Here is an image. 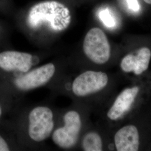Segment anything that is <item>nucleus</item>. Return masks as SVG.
I'll list each match as a JSON object with an SVG mask.
<instances>
[{
    "mask_svg": "<svg viewBox=\"0 0 151 151\" xmlns=\"http://www.w3.org/2000/svg\"><path fill=\"white\" fill-rule=\"evenodd\" d=\"M83 50L88 59L98 65L106 63L110 57L111 49L108 38L99 27H93L87 32Z\"/></svg>",
    "mask_w": 151,
    "mask_h": 151,
    "instance_id": "obj_2",
    "label": "nucleus"
},
{
    "mask_svg": "<svg viewBox=\"0 0 151 151\" xmlns=\"http://www.w3.org/2000/svg\"><path fill=\"white\" fill-rule=\"evenodd\" d=\"M114 142L118 151H138L139 136L137 127L129 125L122 128L114 136Z\"/></svg>",
    "mask_w": 151,
    "mask_h": 151,
    "instance_id": "obj_9",
    "label": "nucleus"
},
{
    "mask_svg": "<svg viewBox=\"0 0 151 151\" xmlns=\"http://www.w3.org/2000/svg\"><path fill=\"white\" fill-rule=\"evenodd\" d=\"M139 92L138 87L128 88L124 90L116 99L113 106L108 111L107 116L112 120L120 118L129 109Z\"/></svg>",
    "mask_w": 151,
    "mask_h": 151,
    "instance_id": "obj_10",
    "label": "nucleus"
},
{
    "mask_svg": "<svg viewBox=\"0 0 151 151\" xmlns=\"http://www.w3.org/2000/svg\"><path fill=\"white\" fill-rule=\"evenodd\" d=\"M55 72V65L51 63H48L16 78L15 84L22 91L32 90L48 83L54 76Z\"/></svg>",
    "mask_w": 151,
    "mask_h": 151,
    "instance_id": "obj_6",
    "label": "nucleus"
},
{
    "mask_svg": "<svg viewBox=\"0 0 151 151\" xmlns=\"http://www.w3.org/2000/svg\"><path fill=\"white\" fill-rule=\"evenodd\" d=\"M1 114H2V111H1V108L0 107V116L1 115Z\"/></svg>",
    "mask_w": 151,
    "mask_h": 151,
    "instance_id": "obj_16",
    "label": "nucleus"
},
{
    "mask_svg": "<svg viewBox=\"0 0 151 151\" xmlns=\"http://www.w3.org/2000/svg\"><path fill=\"white\" fill-rule=\"evenodd\" d=\"M65 125L55 130L52 134L54 143L60 148L69 149L77 142L81 131V116L76 111H70L63 118Z\"/></svg>",
    "mask_w": 151,
    "mask_h": 151,
    "instance_id": "obj_4",
    "label": "nucleus"
},
{
    "mask_svg": "<svg viewBox=\"0 0 151 151\" xmlns=\"http://www.w3.org/2000/svg\"><path fill=\"white\" fill-rule=\"evenodd\" d=\"M100 17L103 22L108 27H112L115 25L113 17L107 10H103L100 14Z\"/></svg>",
    "mask_w": 151,
    "mask_h": 151,
    "instance_id": "obj_12",
    "label": "nucleus"
},
{
    "mask_svg": "<svg viewBox=\"0 0 151 151\" xmlns=\"http://www.w3.org/2000/svg\"><path fill=\"white\" fill-rule=\"evenodd\" d=\"M146 3L151 5V0H143Z\"/></svg>",
    "mask_w": 151,
    "mask_h": 151,
    "instance_id": "obj_15",
    "label": "nucleus"
},
{
    "mask_svg": "<svg viewBox=\"0 0 151 151\" xmlns=\"http://www.w3.org/2000/svg\"><path fill=\"white\" fill-rule=\"evenodd\" d=\"M82 146L85 151H101L103 142L101 138L96 132H90L84 137Z\"/></svg>",
    "mask_w": 151,
    "mask_h": 151,
    "instance_id": "obj_11",
    "label": "nucleus"
},
{
    "mask_svg": "<svg viewBox=\"0 0 151 151\" xmlns=\"http://www.w3.org/2000/svg\"><path fill=\"white\" fill-rule=\"evenodd\" d=\"M127 2L130 9L135 11L138 10L139 6L137 0H127Z\"/></svg>",
    "mask_w": 151,
    "mask_h": 151,
    "instance_id": "obj_13",
    "label": "nucleus"
},
{
    "mask_svg": "<svg viewBox=\"0 0 151 151\" xmlns=\"http://www.w3.org/2000/svg\"><path fill=\"white\" fill-rule=\"evenodd\" d=\"M10 151L9 147L4 139L0 135V151Z\"/></svg>",
    "mask_w": 151,
    "mask_h": 151,
    "instance_id": "obj_14",
    "label": "nucleus"
},
{
    "mask_svg": "<svg viewBox=\"0 0 151 151\" xmlns=\"http://www.w3.org/2000/svg\"><path fill=\"white\" fill-rule=\"evenodd\" d=\"M108 83V75L105 73L87 70L76 78L72 88L76 96L83 97L100 91Z\"/></svg>",
    "mask_w": 151,
    "mask_h": 151,
    "instance_id": "obj_5",
    "label": "nucleus"
},
{
    "mask_svg": "<svg viewBox=\"0 0 151 151\" xmlns=\"http://www.w3.org/2000/svg\"><path fill=\"white\" fill-rule=\"evenodd\" d=\"M28 133L32 140L40 142L52 134L54 126L52 111L45 106L33 109L29 115Z\"/></svg>",
    "mask_w": 151,
    "mask_h": 151,
    "instance_id": "obj_3",
    "label": "nucleus"
},
{
    "mask_svg": "<svg viewBox=\"0 0 151 151\" xmlns=\"http://www.w3.org/2000/svg\"><path fill=\"white\" fill-rule=\"evenodd\" d=\"M151 58V50L143 47L125 55L121 62L120 67L125 72H133L136 75H139L147 70Z\"/></svg>",
    "mask_w": 151,
    "mask_h": 151,
    "instance_id": "obj_8",
    "label": "nucleus"
},
{
    "mask_svg": "<svg viewBox=\"0 0 151 151\" xmlns=\"http://www.w3.org/2000/svg\"><path fill=\"white\" fill-rule=\"evenodd\" d=\"M70 20L68 8L56 1H47L37 4L32 6L27 14V23L32 28L48 24L53 30L62 31L69 26Z\"/></svg>",
    "mask_w": 151,
    "mask_h": 151,
    "instance_id": "obj_1",
    "label": "nucleus"
},
{
    "mask_svg": "<svg viewBox=\"0 0 151 151\" xmlns=\"http://www.w3.org/2000/svg\"><path fill=\"white\" fill-rule=\"evenodd\" d=\"M32 65L31 54L12 50L0 53V68L6 71L17 70L27 73Z\"/></svg>",
    "mask_w": 151,
    "mask_h": 151,
    "instance_id": "obj_7",
    "label": "nucleus"
}]
</instances>
